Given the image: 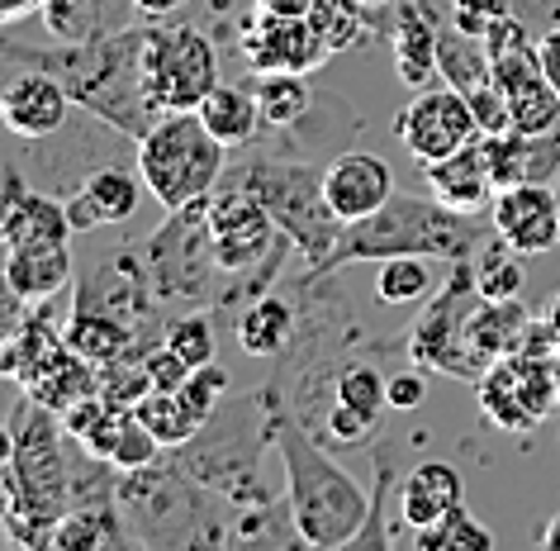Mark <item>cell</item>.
I'll use <instances>...</instances> for the list:
<instances>
[{
	"label": "cell",
	"instance_id": "1",
	"mask_svg": "<svg viewBox=\"0 0 560 551\" xmlns=\"http://www.w3.org/2000/svg\"><path fill=\"white\" fill-rule=\"evenodd\" d=\"M143 24H129L119 34L101 38H81V44H24V38H0V58L15 67H38L52 72L72 95V105H81L86 115L109 124L115 134L143 138L152 124L162 119V110L152 105L148 81H143Z\"/></svg>",
	"mask_w": 560,
	"mask_h": 551
},
{
	"label": "cell",
	"instance_id": "2",
	"mask_svg": "<svg viewBox=\"0 0 560 551\" xmlns=\"http://www.w3.org/2000/svg\"><path fill=\"white\" fill-rule=\"evenodd\" d=\"M489 238L494 219L460 215L442 205L438 195H404L395 191L389 200L366 219H352L332 252L310 276H332L352 262H385V257H432V262H475Z\"/></svg>",
	"mask_w": 560,
	"mask_h": 551
},
{
	"label": "cell",
	"instance_id": "3",
	"mask_svg": "<svg viewBox=\"0 0 560 551\" xmlns=\"http://www.w3.org/2000/svg\"><path fill=\"white\" fill-rule=\"evenodd\" d=\"M271 447L285 471V514L304 547H352L371 518V494L324 451V443L271 400Z\"/></svg>",
	"mask_w": 560,
	"mask_h": 551
},
{
	"label": "cell",
	"instance_id": "4",
	"mask_svg": "<svg viewBox=\"0 0 560 551\" xmlns=\"http://www.w3.org/2000/svg\"><path fill=\"white\" fill-rule=\"evenodd\" d=\"M209 229H214V257L229 276L223 305H237V295L257 300L271 290L290 238L276 229L271 209L257 200L247 181H219L209 191Z\"/></svg>",
	"mask_w": 560,
	"mask_h": 551
},
{
	"label": "cell",
	"instance_id": "5",
	"mask_svg": "<svg viewBox=\"0 0 560 551\" xmlns=\"http://www.w3.org/2000/svg\"><path fill=\"white\" fill-rule=\"evenodd\" d=\"M138 262L148 272V286L162 305H205L229 290V276L214 257V229H209V195L180 209H166V219L143 238Z\"/></svg>",
	"mask_w": 560,
	"mask_h": 551
},
{
	"label": "cell",
	"instance_id": "6",
	"mask_svg": "<svg viewBox=\"0 0 560 551\" xmlns=\"http://www.w3.org/2000/svg\"><path fill=\"white\" fill-rule=\"evenodd\" d=\"M271 443V400L261 404V418L247 423L243 409L214 414L186 447H176L180 466L200 480L209 494H223L233 508H271L276 490L261 480L257 451Z\"/></svg>",
	"mask_w": 560,
	"mask_h": 551
},
{
	"label": "cell",
	"instance_id": "7",
	"mask_svg": "<svg viewBox=\"0 0 560 551\" xmlns=\"http://www.w3.org/2000/svg\"><path fill=\"white\" fill-rule=\"evenodd\" d=\"M223 162H229V148L205 129V119L195 110L162 115L138 138V176H143L148 195L162 209L205 200L223 181Z\"/></svg>",
	"mask_w": 560,
	"mask_h": 551
},
{
	"label": "cell",
	"instance_id": "8",
	"mask_svg": "<svg viewBox=\"0 0 560 551\" xmlns=\"http://www.w3.org/2000/svg\"><path fill=\"white\" fill-rule=\"evenodd\" d=\"M247 186L257 191V200L271 209L276 229L290 238V248L304 252V262L318 266L342 238L347 223L332 215L324 195V172L310 162H280L271 152H257L247 162Z\"/></svg>",
	"mask_w": 560,
	"mask_h": 551
},
{
	"label": "cell",
	"instance_id": "9",
	"mask_svg": "<svg viewBox=\"0 0 560 551\" xmlns=\"http://www.w3.org/2000/svg\"><path fill=\"white\" fill-rule=\"evenodd\" d=\"M200 480H195L180 457L152 461L143 471H129L119 480V514L133 542H205L223 537L200 518Z\"/></svg>",
	"mask_w": 560,
	"mask_h": 551
},
{
	"label": "cell",
	"instance_id": "10",
	"mask_svg": "<svg viewBox=\"0 0 560 551\" xmlns=\"http://www.w3.org/2000/svg\"><path fill=\"white\" fill-rule=\"evenodd\" d=\"M143 81L162 115L200 110V101L219 87V53L205 30L180 20H148L143 34Z\"/></svg>",
	"mask_w": 560,
	"mask_h": 551
},
{
	"label": "cell",
	"instance_id": "11",
	"mask_svg": "<svg viewBox=\"0 0 560 551\" xmlns=\"http://www.w3.org/2000/svg\"><path fill=\"white\" fill-rule=\"evenodd\" d=\"M480 305V286H475V262H446V280L438 295L428 300V309L418 314L413 333H409V361L423 371H442L456 380H480L485 366L470 352L466 323L470 309Z\"/></svg>",
	"mask_w": 560,
	"mask_h": 551
},
{
	"label": "cell",
	"instance_id": "12",
	"mask_svg": "<svg viewBox=\"0 0 560 551\" xmlns=\"http://www.w3.org/2000/svg\"><path fill=\"white\" fill-rule=\"evenodd\" d=\"M480 390V409L485 418L503 433H532L537 423L551 414L560 380H556V361L537 357V352H513L499 357L489 371L475 380Z\"/></svg>",
	"mask_w": 560,
	"mask_h": 551
},
{
	"label": "cell",
	"instance_id": "13",
	"mask_svg": "<svg viewBox=\"0 0 560 551\" xmlns=\"http://www.w3.org/2000/svg\"><path fill=\"white\" fill-rule=\"evenodd\" d=\"M395 138L418 167H428L438 158H452L456 148L475 144L480 124H475V110L456 87L432 81V87L413 91V101L395 115Z\"/></svg>",
	"mask_w": 560,
	"mask_h": 551
},
{
	"label": "cell",
	"instance_id": "14",
	"mask_svg": "<svg viewBox=\"0 0 560 551\" xmlns=\"http://www.w3.org/2000/svg\"><path fill=\"white\" fill-rule=\"evenodd\" d=\"M243 58L252 72H318L332 53L310 24V15H271V10H252L243 24Z\"/></svg>",
	"mask_w": 560,
	"mask_h": 551
},
{
	"label": "cell",
	"instance_id": "15",
	"mask_svg": "<svg viewBox=\"0 0 560 551\" xmlns=\"http://www.w3.org/2000/svg\"><path fill=\"white\" fill-rule=\"evenodd\" d=\"M489 219H494V233L509 248H517L523 257H541L560 243V191L541 186V181L509 186L494 195Z\"/></svg>",
	"mask_w": 560,
	"mask_h": 551
},
{
	"label": "cell",
	"instance_id": "16",
	"mask_svg": "<svg viewBox=\"0 0 560 551\" xmlns=\"http://www.w3.org/2000/svg\"><path fill=\"white\" fill-rule=\"evenodd\" d=\"M67 110H72V95L52 72H38V67H15V77L0 87V124H5L15 138H52L67 124Z\"/></svg>",
	"mask_w": 560,
	"mask_h": 551
},
{
	"label": "cell",
	"instance_id": "17",
	"mask_svg": "<svg viewBox=\"0 0 560 551\" xmlns=\"http://www.w3.org/2000/svg\"><path fill=\"white\" fill-rule=\"evenodd\" d=\"M0 233L10 248L30 243H72V219L67 205L52 195H38L15 167L0 172Z\"/></svg>",
	"mask_w": 560,
	"mask_h": 551
},
{
	"label": "cell",
	"instance_id": "18",
	"mask_svg": "<svg viewBox=\"0 0 560 551\" xmlns=\"http://www.w3.org/2000/svg\"><path fill=\"white\" fill-rule=\"evenodd\" d=\"M489 176L499 191L523 186V181H541V186H560V124L546 134H523V129H503V134H480Z\"/></svg>",
	"mask_w": 560,
	"mask_h": 551
},
{
	"label": "cell",
	"instance_id": "19",
	"mask_svg": "<svg viewBox=\"0 0 560 551\" xmlns=\"http://www.w3.org/2000/svg\"><path fill=\"white\" fill-rule=\"evenodd\" d=\"M324 195L342 223L366 219L395 195V172L375 152H342L324 167Z\"/></svg>",
	"mask_w": 560,
	"mask_h": 551
},
{
	"label": "cell",
	"instance_id": "20",
	"mask_svg": "<svg viewBox=\"0 0 560 551\" xmlns=\"http://www.w3.org/2000/svg\"><path fill=\"white\" fill-rule=\"evenodd\" d=\"M389 44H395V72L409 91L432 87L438 77V5L432 0H389Z\"/></svg>",
	"mask_w": 560,
	"mask_h": 551
},
{
	"label": "cell",
	"instance_id": "21",
	"mask_svg": "<svg viewBox=\"0 0 560 551\" xmlns=\"http://www.w3.org/2000/svg\"><path fill=\"white\" fill-rule=\"evenodd\" d=\"M423 181H428V195H438L442 205L460 209V215H489V205H494V195H499L494 176H489L480 138L466 144V148H456L452 158L428 162Z\"/></svg>",
	"mask_w": 560,
	"mask_h": 551
},
{
	"label": "cell",
	"instance_id": "22",
	"mask_svg": "<svg viewBox=\"0 0 560 551\" xmlns=\"http://www.w3.org/2000/svg\"><path fill=\"white\" fill-rule=\"evenodd\" d=\"M62 333H67V343H72L86 361L101 366V371L124 361V357H143L148 347H158V343H143L124 319L105 314V309H95L86 300H72V319H67Z\"/></svg>",
	"mask_w": 560,
	"mask_h": 551
},
{
	"label": "cell",
	"instance_id": "23",
	"mask_svg": "<svg viewBox=\"0 0 560 551\" xmlns=\"http://www.w3.org/2000/svg\"><path fill=\"white\" fill-rule=\"evenodd\" d=\"M456 504H466V480L446 461L413 466L399 485V518H404V528H413V532L438 523L442 514H452Z\"/></svg>",
	"mask_w": 560,
	"mask_h": 551
},
{
	"label": "cell",
	"instance_id": "24",
	"mask_svg": "<svg viewBox=\"0 0 560 551\" xmlns=\"http://www.w3.org/2000/svg\"><path fill=\"white\" fill-rule=\"evenodd\" d=\"M48 34L62 44H81V38H101V34H119L138 24V5L133 0H44L38 5Z\"/></svg>",
	"mask_w": 560,
	"mask_h": 551
},
{
	"label": "cell",
	"instance_id": "25",
	"mask_svg": "<svg viewBox=\"0 0 560 551\" xmlns=\"http://www.w3.org/2000/svg\"><path fill=\"white\" fill-rule=\"evenodd\" d=\"M532 333V314L517 300H485L470 309V323H466V337H470V352L480 357V366L489 371L499 357H513L523 352Z\"/></svg>",
	"mask_w": 560,
	"mask_h": 551
},
{
	"label": "cell",
	"instance_id": "26",
	"mask_svg": "<svg viewBox=\"0 0 560 551\" xmlns=\"http://www.w3.org/2000/svg\"><path fill=\"white\" fill-rule=\"evenodd\" d=\"M10 280H15L24 305H48L58 290L72 286V248L67 243L10 248Z\"/></svg>",
	"mask_w": 560,
	"mask_h": 551
},
{
	"label": "cell",
	"instance_id": "27",
	"mask_svg": "<svg viewBox=\"0 0 560 551\" xmlns=\"http://www.w3.org/2000/svg\"><path fill=\"white\" fill-rule=\"evenodd\" d=\"M438 77L446 87H456L460 95L480 91L494 81V67H489V48L480 34H466L452 15L438 10Z\"/></svg>",
	"mask_w": 560,
	"mask_h": 551
},
{
	"label": "cell",
	"instance_id": "28",
	"mask_svg": "<svg viewBox=\"0 0 560 551\" xmlns=\"http://www.w3.org/2000/svg\"><path fill=\"white\" fill-rule=\"evenodd\" d=\"M233 333H237V347H243L247 357L271 361L290 347V337H295V309L280 300L276 290H266V295H257V300H247L243 309H237Z\"/></svg>",
	"mask_w": 560,
	"mask_h": 551
},
{
	"label": "cell",
	"instance_id": "29",
	"mask_svg": "<svg viewBox=\"0 0 560 551\" xmlns=\"http://www.w3.org/2000/svg\"><path fill=\"white\" fill-rule=\"evenodd\" d=\"M195 115L205 119V129L219 138L223 148H247L252 138L261 129V105H257V91L252 87H229V81H219L214 91L200 101Z\"/></svg>",
	"mask_w": 560,
	"mask_h": 551
},
{
	"label": "cell",
	"instance_id": "30",
	"mask_svg": "<svg viewBox=\"0 0 560 551\" xmlns=\"http://www.w3.org/2000/svg\"><path fill=\"white\" fill-rule=\"evenodd\" d=\"M375 10L381 0H314L310 5V24L324 38V48L338 58V53L366 44L375 30Z\"/></svg>",
	"mask_w": 560,
	"mask_h": 551
},
{
	"label": "cell",
	"instance_id": "31",
	"mask_svg": "<svg viewBox=\"0 0 560 551\" xmlns=\"http://www.w3.org/2000/svg\"><path fill=\"white\" fill-rule=\"evenodd\" d=\"M257 105L271 129H295L314 110V91L304 87V72H257Z\"/></svg>",
	"mask_w": 560,
	"mask_h": 551
},
{
	"label": "cell",
	"instance_id": "32",
	"mask_svg": "<svg viewBox=\"0 0 560 551\" xmlns=\"http://www.w3.org/2000/svg\"><path fill=\"white\" fill-rule=\"evenodd\" d=\"M375 300L381 305H423L438 295V272H432V257H385L375 262Z\"/></svg>",
	"mask_w": 560,
	"mask_h": 551
},
{
	"label": "cell",
	"instance_id": "33",
	"mask_svg": "<svg viewBox=\"0 0 560 551\" xmlns=\"http://www.w3.org/2000/svg\"><path fill=\"white\" fill-rule=\"evenodd\" d=\"M86 200L95 205L101 223H129L138 215V195H143V176L138 172H124V167H95V172L81 181Z\"/></svg>",
	"mask_w": 560,
	"mask_h": 551
},
{
	"label": "cell",
	"instance_id": "34",
	"mask_svg": "<svg viewBox=\"0 0 560 551\" xmlns=\"http://www.w3.org/2000/svg\"><path fill=\"white\" fill-rule=\"evenodd\" d=\"M133 414L143 418V428H148L152 437H158V443H162L166 451L186 447L190 437L205 428V423L190 414V409H186V400H180L176 390H148L143 400L133 404Z\"/></svg>",
	"mask_w": 560,
	"mask_h": 551
},
{
	"label": "cell",
	"instance_id": "35",
	"mask_svg": "<svg viewBox=\"0 0 560 551\" xmlns=\"http://www.w3.org/2000/svg\"><path fill=\"white\" fill-rule=\"evenodd\" d=\"M332 404L352 409V414L381 423V414L389 409V380L375 371L371 361H347L338 380H332Z\"/></svg>",
	"mask_w": 560,
	"mask_h": 551
},
{
	"label": "cell",
	"instance_id": "36",
	"mask_svg": "<svg viewBox=\"0 0 560 551\" xmlns=\"http://www.w3.org/2000/svg\"><path fill=\"white\" fill-rule=\"evenodd\" d=\"M413 547L418 551H489V547H494V532H489L466 504H456L452 514H442L438 523L418 528Z\"/></svg>",
	"mask_w": 560,
	"mask_h": 551
},
{
	"label": "cell",
	"instance_id": "37",
	"mask_svg": "<svg viewBox=\"0 0 560 551\" xmlns=\"http://www.w3.org/2000/svg\"><path fill=\"white\" fill-rule=\"evenodd\" d=\"M517 257H523V252L509 248L499 233L475 252V286H480L485 300H517V290H523V266H517Z\"/></svg>",
	"mask_w": 560,
	"mask_h": 551
},
{
	"label": "cell",
	"instance_id": "38",
	"mask_svg": "<svg viewBox=\"0 0 560 551\" xmlns=\"http://www.w3.org/2000/svg\"><path fill=\"white\" fill-rule=\"evenodd\" d=\"M162 343L176 352L180 361L190 366H209V361H219V337H214V319L200 314V309H190V314H180L176 323H166V333H162Z\"/></svg>",
	"mask_w": 560,
	"mask_h": 551
},
{
	"label": "cell",
	"instance_id": "39",
	"mask_svg": "<svg viewBox=\"0 0 560 551\" xmlns=\"http://www.w3.org/2000/svg\"><path fill=\"white\" fill-rule=\"evenodd\" d=\"M229 390H233V376L223 371L219 361H209V366H195V371L186 376V386H180L176 394L186 400V409H190L195 418L209 423V418L219 414V404L229 400Z\"/></svg>",
	"mask_w": 560,
	"mask_h": 551
},
{
	"label": "cell",
	"instance_id": "40",
	"mask_svg": "<svg viewBox=\"0 0 560 551\" xmlns=\"http://www.w3.org/2000/svg\"><path fill=\"white\" fill-rule=\"evenodd\" d=\"M395 490V461H389V447H375V490H371V518L366 528L357 532L352 547H395V532L385 528V500Z\"/></svg>",
	"mask_w": 560,
	"mask_h": 551
},
{
	"label": "cell",
	"instance_id": "41",
	"mask_svg": "<svg viewBox=\"0 0 560 551\" xmlns=\"http://www.w3.org/2000/svg\"><path fill=\"white\" fill-rule=\"evenodd\" d=\"M503 15H513V0H452V20L466 34H489Z\"/></svg>",
	"mask_w": 560,
	"mask_h": 551
},
{
	"label": "cell",
	"instance_id": "42",
	"mask_svg": "<svg viewBox=\"0 0 560 551\" xmlns=\"http://www.w3.org/2000/svg\"><path fill=\"white\" fill-rule=\"evenodd\" d=\"M470 110H475V124H480V134H503V129H513V110H509V95H503L494 81L480 91H470L466 95Z\"/></svg>",
	"mask_w": 560,
	"mask_h": 551
},
{
	"label": "cell",
	"instance_id": "43",
	"mask_svg": "<svg viewBox=\"0 0 560 551\" xmlns=\"http://www.w3.org/2000/svg\"><path fill=\"white\" fill-rule=\"evenodd\" d=\"M30 309L34 305H24L20 290H15V280H10V243H5V233H0V337L15 333Z\"/></svg>",
	"mask_w": 560,
	"mask_h": 551
},
{
	"label": "cell",
	"instance_id": "44",
	"mask_svg": "<svg viewBox=\"0 0 560 551\" xmlns=\"http://www.w3.org/2000/svg\"><path fill=\"white\" fill-rule=\"evenodd\" d=\"M375 428H381V423L361 418V414H352V409H342V404H332L328 414H324V433H328V443H342V447L371 443Z\"/></svg>",
	"mask_w": 560,
	"mask_h": 551
},
{
	"label": "cell",
	"instance_id": "45",
	"mask_svg": "<svg viewBox=\"0 0 560 551\" xmlns=\"http://www.w3.org/2000/svg\"><path fill=\"white\" fill-rule=\"evenodd\" d=\"M143 361H148V376H152V390H180L186 386V376H190V366L176 357L166 343H158V347H148L143 352Z\"/></svg>",
	"mask_w": 560,
	"mask_h": 551
},
{
	"label": "cell",
	"instance_id": "46",
	"mask_svg": "<svg viewBox=\"0 0 560 551\" xmlns=\"http://www.w3.org/2000/svg\"><path fill=\"white\" fill-rule=\"evenodd\" d=\"M513 15L541 38V34L560 30V0H513Z\"/></svg>",
	"mask_w": 560,
	"mask_h": 551
},
{
	"label": "cell",
	"instance_id": "47",
	"mask_svg": "<svg viewBox=\"0 0 560 551\" xmlns=\"http://www.w3.org/2000/svg\"><path fill=\"white\" fill-rule=\"evenodd\" d=\"M423 400H428L423 371H399V376H389V409H418Z\"/></svg>",
	"mask_w": 560,
	"mask_h": 551
},
{
	"label": "cell",
	"instance_id": "48",
	"mask_svg": "<svg viewBox=\"0 0 560 551\" xmlns=\"http://www.w3.org/2000/svg\"><path fill=\"white\" fill-rule=\"evenodd\" d=\"M62 205H67V219H72V233H91V229H101V215H95V205L86 200V191H72Z\"/></svg>",
	"mask_w": 560,
	"mask_h": 551
},
{
	"label": "cell",
	"instance_id": "49",
	"mask_svg": "<svg viewBox=\"0 0 560 551\" xmlns=\"http://www.w3.org/2000/svg\"><path fill=\"white\" fill-rule=\"evenodd\" d=\"M537 58H541L546 81H551V87L560 91V30H551V34L537 38Z\"/></svg>",
	"mask_w": 560,
	"mask_h": 551
},
{
	"label": "cell",
	"instance_id": "50",
	"mask_svg": "<svg viewBox=\"0 0 560 551\" xmlns=\"http://www.w3.org/2000/svg\"><path fill=\"white\" fill-rule=\"evenodd\" d=\"M38 5H44V0H0V24H15L24 15H38Z\"/></svg>",
	"mask_w": 560,
	"mask_h": 551
},
{
	"label": "cell",
	"instance_id": "51",
	"mask_svg": "<svg viewBox=\"0 0 560 551\" xmlns=\"http://www.w3.org/2000/svg\"><path fill=\"white\" fill-rule=\"evenodd\" d=\"M133 5H138V15L143 20H166V15H176L186 0H133Z\"/></svg>",
	"mask_w": 560,
	"mask_h": 551
},
{
	"label": "cell",
	"instance_id": "52",
	"mask_svg": "<svg viewBox=\"0 0 560 551\" xmlns=\"http://www.w3.org/2000/svg\"><path fill=\"white\" fill-rule=\"evenodd\" d=\"M257 10H271V15H310L314 0H252Z\"/></svg>",
	"mask_w": 560,
	"mask_h": 551
},
{
	"label": "cell",
	"instance_id": "53",
	"mask_svg": "<svg viewBox=\"0 0 560 551\" xmlns=\"http://www.w3.org/2000/svg\"><path fill=\"white\" fill-rule=\"evenodd\" d=\"M10 461H15V428H5V423H0V471H5Z\"/></svg>",
	"mask_w": 560,
	"mask_h": 551
},
{
	"label": "cell",
	"instance_id": "54",
	"mask_svg": "<svg viewBox=\"0 0 560 551\" xmlns=\"http://www.w3.org/2000/svg\"><path fill=\"white\" fill-rule=\"evenodd\" d=\"M541 551H560V514H551V523L541 528Z\"/></svg>",
	"mask_w": 560,
	"mask_h": 551
},
{
	"label": "cell",
	"instance_id": "55",
	"mask_svg": "<svg viewBox=\"0 0 560 551\" xmlns=\"http://www.w3.org/2000/svg\"><path fill=\"white\" fill-rule=\"evenodd\" d=\"M546 319H551V323H556V329H560V295H556V300H551V309H546Z\"/></svg>",
	"mask_w": 560,
	"mask_h": 551
},
{
	"label": "cell",
	"instance_id": "56",
	"mask_svg": "<svg viewBox=\"0 0 560 551\" xmlns=\"http://www.w3.org/2000/svg\"><path fill=\"white\" fill-rule=\"evenodd\" d=\"M556 380H560V352H556Z\"/></svg>",
	"mask_w": 560,
	"mask_h": 551
},
{
	"label": "cell",
	"instance_id": "57",
	"mask_svg": "<svg viewBox=\"0 0 560 551\" xmlns=\"http://www.w3.org/2000/svg\"><path fill=\"white\" fill-rule=\"evenodd\" d=\"M556 191H560V186H556Z\"/></svg>",
	"mask_w": 560,
	"mask_h": 551
}]
</instances>
